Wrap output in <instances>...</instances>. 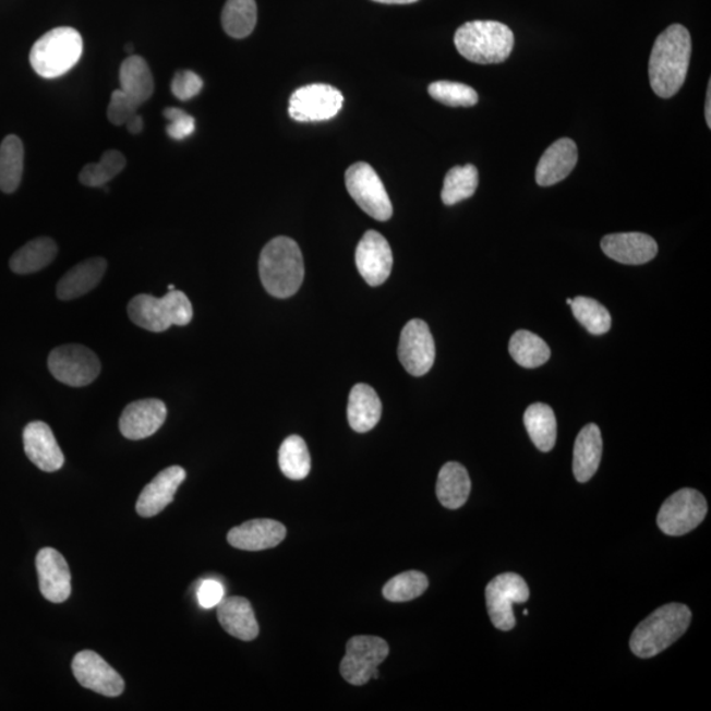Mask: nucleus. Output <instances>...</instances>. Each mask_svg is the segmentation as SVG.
<instances>
[{"label":"nucleus","instance_id":"f257e3e1","mask_svg":"<svg viewBox=\"0 0 711 711\" xmlns=\"http://www.w3.org/2000/svg\"><path fill=\"white\" fill-rule=\"evenodd\" d=\"M691 39L682 24H672L653 44L650 57V84L660 98L668 99L680 92L687 80Z\"/></svg>","mask_w":711,"mask_h":711},{"label":"nucleus","instance_id":"f03ea898","mask_svg":"<svg viewBox=\"0 0 711 711\" xmlns=\"http://www.w3.org/2000/svg\"><path fill=\"white\" fill-rule=\"evenodd\" d=\"M258 270L264 288L270 296H294L304 278L300 246L290 238L279 237L270 240L260 255Z\"/></svg>","mask_w":711,"mask_h":711},{"label":"nucleus","instance_id":"7ed1b4c3","mask_svg":"<svg viewBox=\"0 0 711 711\" xmlns=\"http://www.w3.org/2000/svg\"><path fill=\"white\" fill-rule=\"evenodd\" d=\"M690 620V608L683 603L659 607L635 628L630 639L634 655L642 659L659 655L683 637Z\"/></svg>","mask_w":711,"mask_h":711},{"label":"nucleus","instance_id":"20e7f679","mask_svg":"<svg viewBox=\"0 0 711 711\" xmlns=\"http://www.w3.org/2000/svg\"><path fill=\"white\" fill-rule=\"evenodd\" d=\"M455 46L468 61L482 65L501 63L509 59L513 52L514 34L499 22H469L456 31Z\"/></svg>","mask_w":711,"mask_h":711},{"label":"nucleus","instance_id":"39448f33","mask_svg":"<svg viewBox=\"0 0 711 711\" xmlns=\"http://www.w3.org/2000/svg\"><path fill=\"white\" fill-rule=\"evenodd\" d=\"M84 50L79 31L59 27L47 32L31 49L29 61L43 79L53 80L77 65Z\"/></svg>","mask_w":711,"mask_h":711},{"label":"nucleus","instance_id":"423d86ee","mask_svg":"<svg viewBox=\"0 0 711 711\" xmlns=\"http://www.w3.org/2000/svg\"><path fill=\"white\" fill-rule=\"evenodd\" d=\"M193 314L192 302L180 290L168 291L162 298L140 294L129 304L130 320L152 333H164L171 326H188Z\"/></svg>","mask_w":711,"mask_h":711},{"label":"nucleus","instance_id":"0eeeda50","mask_svg":"<svg viewBox=\"0 0 711 711\" xmlns=\"http://www.w3.org/2000/svg\"><path fill=\"white\" fill-rule=\"evenodd\" d=\"M349 195L373 219L386 221L391 218L393 206L383 181L370 164L356 162L346 171Z\"/></svg>","mask_w":711,"mask_h":711},{"label":"nucleus","instance_id":"6e6552de","mask_svg":"<svg viewBox=\"0 0 711 711\" xmlns=\"http://www.w3.org/2000/svg\"><path fill=\"white\" fill-rule=\"evenodd\" d=\"M389 656V646L378 637L360 635L347 643L346 656L340 664L342 678L356 687L378 677V665Z\"/></svg>","mask_w":711,"mask_h":711},{"label":"nucleus","instance_id":"1a4fd4ad","mask_svg":"<svg viewBox=\"0 0 711 711\" xmlns=\"http://www.w3.org/2000/svg\"><path fill=\"white\" fill-rule=\"evenodd\" d=\"M708 503L696 489L685 487L672 494L658 514V526L665 535L682 537L703 522Z\"/></svg>","mask_w":711,"mask_h":711},{"label":"nucleus","instance_id":"9d476101","mask_svg":"<svg viewBox=\"0 0 711 711\" xmlns=\"http://www.w3.org/2000/svg\"><path fill=\"white\" fill-rule=\"evenodd\" d=\"M486 606L492 624L501 631H510L517 625L513 612L514 603H525L530 599V589L523 577L504 574L487 583Z\"/></svg>","mask_w":711,"mask_h":711},{"label":"nucleus","instance_id":"9b49d317","mask_svg":"<svg viewBox=\"0 0 711 711\" xmlns=\"http://www.w3.org/2000/svg\"><path fill=\"white\" fill-rule=\"evenodd\" d=\"M48 366L57 381L73 387L91 385L101 370L98 356L81 345L55 348L49 354Z\"/></svg>","mask_w":711,"mask_h":711},{"label":"nucleus","instance_id":"f8f14e48","mask_svg":"<svg viewBox=\"0 0 711 711\" xmlns=\"http://www.w3.org/2000/svg\"><path fill=\"white\" fill-rule=\"evenodd\" d=\"M345 97L329 85L314 84L298 88L289 100V116L296 122L315 123L333 119L341 110Z\"/></svg>","mask_w":711,"mask_h":711},{"label":"nucleus","instance_id":"ddd939ff","mask_svg":"<svg viewBox=\"0 0 711 711\" xmlns=\"http://www.w3.org/2000/svg\"><path fill=\"white\" fill-rule=\"evenodd\" d=\"M435 341L427 323L412 320L402 329L398 346V359L406 372L421 377L431 371L435 363Z\"/></svg>","mask_w":711,"mask_h":711},{"label":"nucleus","instance_id":"4468645a","mask_svg":"<svg viewBox=\"0 0 711 711\" xmlns=\"http://www.w3.org/2000/svg\"><path fill=\"white\" fill-rule=\"evenodd\" d=\"M74 677L82 687L106 697H118L124 691V680L112 666L94 651H82L73 659Z\"/></svg>","mask_w":711,"mask_h":711},{"label":"nucleus","instance_id":"2eb2a0df","mask_svg":"<svg viewBox=\"0 0 711 711\" xmlns=\"http://www.w3.org/2000/svg\"><path fill=\"white\" fill-rule=\"evenodd\" d=\"M356 266L371 287H379L389 278L393 253L387 240L377 231L365 232L356 248Z\"/></svg>","mask_w":711,"mask_h":711},{"label":"nucleus","instance_id":"dca6fc26","mask_svg":"<svg viewBox=\"0 0 711 711\" xmlns=\"http://www.w3.org/2000/svg\"><path fill=\"white\" fill-rule=\"evenodd\" d=\"M167 419V406L160 399H140L132 402L120 417V433L126 439L142 441L157 433Z\"/></svg>","mask_w":711,"mask_h":711},{"label":"nucleus","instance_id":"f3484780","mask_svg":"<svg viewBox=\"0 0 711 711\" xmlns=\"http://www.w3.org/2000/svg\"><path fill=\"white\" fill-rule=\"evenodd\" d=\"M36 568L44 599L65 602L72 594V575L65 557L55 549H43L36 556Z\"/></svg>","mask_w":711,"mask_h":711},{"label":"nucleus","instance_id":"a211bd4d","mask_svg":"<svg viewBox=\"0 0 711 711\" xmlns=\"http://www.w3.org/2000/svg\"><path fill=\"white\" fill-rule=\"evenodd\" d=\"M601 248L607 257L625 265L647 264L658 255L656 241L640 232L607 234Z\"/></svg>","mask_w":711,"mask_h":711},{"label":"nucleus","instance_id":"6ab92c4d","mask_svg":"<svg viewBox=\"0 0 711 711\" xmlns=\"http://www.w3.org/2000/svg\"><path fill=\"white\" fill-rule=\"evenodd\" d=\"M23 442L25 455L37 468L49 473L60 471L65 457L47 423H29L24 429Z\"/></svg>","mask_w":711,"mask_h":711},{"label":"nucleus","instance_id":"aec40b11","mask_svg":"<svg viewBox=\"0 0 711 711\" xmlns=\"http://www.w3.org/2000/svg\"><path fill=\"white\" fill-rule=\"evenodd\" d=\"M186 479L185 469L170 467L158 473L138 495L136 511L140 517L150 518L160 514L165 507L173 503L178 487Z\"/></svg>","mask_w":711,"mask_h":711},{"label":"nucleus","instance_id":"412c9836","mask_svg":"<svg viewBox=\"0 0 711 711\" xmlns=\"http://www.w3.org/2000/svg\"><path fill=\"white\" fill-rule=\"evenodd\" d=\"M287 537V527L273 519H253L228 532L227 541L243 551L275 549Z\"/></svg>","mask_w":711,"mask_h":711},{"label":"nucleus","instance_id":"4be33fe9","mask_svg":"<svg viewBox=\"0 0 711 711\" xmlns=\"http://www.w3.org/2000/svg\"><path fill=\"white\" fill-rule=\"evenodd\" d=\"M579 150L574 140H557L544 152L538 162L535 180L539 186L549 188L562 182L576 168Z\"/></svg>","mask_w":711,"mask_h":711},{"label":"nucleus","instance_id":"5701e85b","mask_svg":"<svg viewBox=\"0 0 711 711\" xmlns=\"http://www.w3.org/2000/svg\"><path fill=\"white\" fill-rule=\"evenodd\" d=\"M218 619L221 627L232 637L244 642L258 637L260 628L251 602L243 596H228L218 605Z\"/></svg>","mask_w":711,"mask_h":711},{"label":"nucleus","instance_id":"b1692460","mask_svg":"<svg viewBox=\"0 0 711 711\" xmlns=\"http://www.w3.org/2000/svg\"><path fill=\"white\" fill-rule=\"evenodd\" d=\"M107 269V262L101 257L85 260L65 273L57 284V297L61 301H72L98 287Z\"/></svg>","mask_w":711,"mask_h":711},{"label":"nucleus","instance_id":"393cba45","mask_svg":"<svg viewBox=\"0 0 711 711\" xmlns=\"http://www.w3.org/2000/svg\"><path fill=\"white\" fill-rule=\"evenodd\" d=\"M383 414V403L373 387L358 384L352 387L348 401V422L356 433H370Z\"/></svg>","mask_w":711,"mask_h":711},{"label":"nucleus","instance_id":"a878e982","mask_svg":"<svg viewBox=\"0 0 711 711\" xmlns=\"http://www.w3.org/2000/svg\"><path fill=\"white\" fill-rule=\"evenodd\" d=\"M602 459V436L599 425L587 424L577 435L574 449V474L586 484L599 471Z\"/></svg>","mask_w":711,"mask_h":711},{"label":"nucleus","instance_id":"bb28decb","mask_svg":"<svg viewBox=\"0 0 711 711\" xmlns=\"http://www.w3.org/2000/svg\"><path fill=\"white\" fill-rule=\"evenodd\" d=\"M472 482L467 469L459 462L449 461L441 469L436 482V495L447 509L456 510L465 506L471 494Z\"/></svg>","mask_w":711,"mask_h":711},{"label":"nucleus","instance_id":"cd10ccee","mask_svg":"<svg viewBox=\"0 0 711 711\" xmlns=\"http://www.w3.org/2000/svg\"><path fill=\"white\" fill-rule=\"evenodd\" d=\"M120 91L142 106L147 101L155 92L154 75H152L150 68L140 56H130L119 72Z\"/></svg>","mask_w":711,"mask_h":711},{"label":"nucleus","instance_id":"c85d7f7f","mask_svg":"<svg viewBox=\"0 0 711 711\" xmlns=\"http://www.w3.org/2000/svg\"><path fill=\"white\" fill-rule=\"evenodd\" d=\"M523 421L535 447L542 453H550L555 447L557 436L554 410L549 405L533 403L525 411Z\"/></svg>","mask_w":711,"mask_h":711},{"label":"nucleus","instance_id":"c756f323","mask_svg":"<svg viewBox=\"0 0 711 711\" xmlns=\"http://www.w3.org/2000/svg\"><path fill=\"white\" fill-rule=\"evenodd\" d=\"M59 248L50 238H37L15 252L10 260L12 272L17 275H31L52 264Z\"/></svg>","mask_w":711,"mask_h":711},{"label":"nucleus","instance_id":"7c9ffc66","mask_svg":"<svg viewBox=\"0 0 711 711\" xmlns=\"http://www.w3.org/2000/svg\"><path fill=\"white\" fill-rule=\"evenodd\" d=\"M24 170V147L15 135L5 137L0 144V190L3 193L16 192L21 185Z\"/></svg>","mask_w":711,"mask_h":711},{"label":"nucleus","instance_id":"2f4dec72","mask_svg":"<svg viewBox=\"0 0 711 711\" xmlns=\"http://www.w3.org/2000/svg\"><path fill=\"white\" fill-rule=\"evenodd\" d=\"M509 352L514 361L527 370H533L547 363L551 349L541 336L520 329L511 336Z\"/></svg>","mask_w":711,"mask_h":711},{"label":"nucleus","instance_id":"473e14b6","mask_svg":"<svg viewBox=\"0 0 711 711\" xmlns=\"http://www.w3.org/2000/svg\"><path fill=\"white\" fill-rule=\"evenodd\" d=\"M257 23L255 0H227L221 12V24L228 36L244 39L252 34Z\"/></svg>","mask_w":711,"mask_h":711},{"label":"nucleus","instance_id":"72a5a7b5","mask_svg":"<svg viewBox=\"0 0 711 711\" xmlns=\"http://www.w3.org/2000/svg\"><path fill=\"white\" fill-rule=\"evenodd\" d=\"M278 462L281 472L288 479L300 481L306 479L311 471V457L306 443L301 436L291 435L279 447Z\"/></svg>","mask_w":711,"mask_h":711},{"label":"nucleus","instance_id":"f704fd0d","mask_svg":"<svg viewBox=\"0 0 711 711\" xmlns=\"http://www.w3.org/2000/svg\"><path fill=\"white\" fill-rule=\"evenodd\" d=\"M479 186V170L473 165L455 167L450 169L444 180L442 201L444 205L454 206L456 203L471 198Z\"/></svg>","mask_w":711,"mask_h":711},{"label":"nucleus","instance_id":"c9c22d12","mask_svg":"<svg viewBox=\"0 0 711 711\" xmlns=\"http://www.w3.org/2000/svg\"><path fill=\"white\" fill-rule=\"evenodd\" d=\"M125 157L122 152L112 149L105 152L99 162L87 164L81 170L80 181L88 188H104L125 168Z\"/></svg>","mask_w":711,"mask_h":711},{"label":"nucleus","instance_id":"e433bc0d","mask_svg":"<svg viewBox=\"0 0 711 711\" xmlns=\"http://www.w3.org/2000/svg\"><path fill=\"white\" fill-rule=\"evenodd\" d=\"M580 325L592 335H603L612 328V315L600 302L588 297H576L570 304Z\"/></svg>","mask_w":711,"mask_h":711},{"label":"nucleus","instance_id":"4c0bfd02","mask_svg":"<svg viewBox=\"0 0 711 711\" xmlns=\"http://www.w3.org/2000/svg\"><path fill=\"white\" fill-rule=\"evenodd\" d=\"M427 588V576L418 570H409L387 581L383 594L390 602H408L421 596Z\"/></svg>","mask_w":711,"mask_h":711},{"label":"nucleus","instance_id":"58836bf2","mask_svg":"<svg viewBox=\"0 0 711 711\" xmlns=\"http://www.w3.org/2000/svg\"><path fill=\"white\" fill-rule=\"evenodd\" d=\"M429 94L435 100L449 107H472L479 101V94L474 88L459 84V82H434L429 86Z\"/></svg>","mask_w":711,"mask_h":711},{"label":"nucleus","instance_id":"ea45409f","mask_svg":"<svg viewBox=\"0 0 711 711\" xmlns=\"http://www.w3.org/2000/svg\"><path fill=\"white\" fill-rule=\"evenodd\" d=\"M138 107L136 101L123 91L113 92L109 107H107V118L113 125H123L133 116H136Z\"/></svg>","mask_w":711,"mask_h":711},{"label":"nucleus","instance_id":"a19ab883","mask_svg":"<svg viewBox=\"0 0 711 711\" xmlns=\"http://www.w3.org/2000/svg\"><path fill=\"white\" fill-rule=\"evenodd\" d=\"M164 117L169 120L167 133L173 140H183L192 136L195 131V119L181 109L168 107L164 110Z\"/></svg>","mask_w":711,"mask_h":711},{"label":"nucleus","instance_id":"79ce46f5","mask_svg":"<svg viewBox=\"0 0 711 711\" xmlns=\"http://www.w3.org/2000/svg\"><path fill=\"white\" fill-rule=\"evenodd\" d=\"M203 87V81L192 70H181L171 81V93L180 100H189L198 95Z\"/></svg>","mask_w":711,"mask_h":711},{"label":"nucleus","instance_id":"37998d69","mask_svg":"<svg viewBox=\"0 0 711 711\" xmlns=\"http://www.w3.org/2000/svg\"><path fill=\"white\" fill-rule=\"evenodd\" d=\"M196 596L203 608L217 607L225 599V588L217 580H205L201 583Z\"/></svg>","mask_w":711,"mask_h":711},{"label":"nucleus","instance_id":"c03bdc74","mask_svg":"<svg viewBox=\"0 0 711 711\" xmlns=\"http://www.w3.org/2000/svg\"><path fill=\"white\" fill-rule=\"evenodd\" d=\"M125 126L132 135H138V133L144 129V120L138 116V113H136V116H133L129 122L125 123Z\"/></svg>","mask_w":711,"mask_h":711},{"label":"nucleus","instance_id":"a18cd8bd","mask_svg":"<svg viewBox=\"0 0 711 711\" xmlns=\"http://www.w3.org/2000/svg\"><path fill=\"white\" fill-rule=\"evenodd\" d=\"M704 119L709 129H711V82H709L708 94H707V106H704Z\"/></svg>","mask_w":711,"mask_h":711},{"label":"nucleus","instance_id":"49530a36","mask_svg":"<svg viewBox=\"0 0 711 711\" xmlns=\"http://www.w3.org/2000/svg\"><path fill=\"white\" fill-rule=\"evenodd\" d=\"M373 2L385 4H411L418 2V0H373Z\"/></svg>","mask_w":711,"mask_h":711},{"label":"nucleus","instance_id":"de8ad7c7","mask_svg":"<svg viewBox=\"0 0 711 711\" xmlns=\"http://www.w3.org/2000/svg\"><path fill=\"white\" fill-rule=\"evenodd\" d=\"M125 50L129 53L133 52V44H126Z\"/></svg>","mask_w":711,"mask_h":711},{"label":"nucleus","instance_id":"09e8293b","mask_svg":"<svg viewBox=\"0 0 711 711\" xmlns=\"http://www.w3.org/2000/svg\"><path fill=\"white\" fill-rule=\"evenodd\" d=\"M168 289H169V291H171V290H176V287H174V285H169V288H168Z\"/></svg>","mask_w":711,"mask_h":711},{"label":"nucleus","instance_id":"8fccbe9b","mask_svg":"<svg viewBox=\"0 0 711 711\" xmlns=\"http://www.w3.org/2000/svg\"><path fill=\"white\" fill-rule=\"evenodd\" d=\"M573 301L574 300H569V298H568V300H567L568 306H570V304H573Z\"/></svg>","mask_w":711,"mask_h":711}]
</instances>
